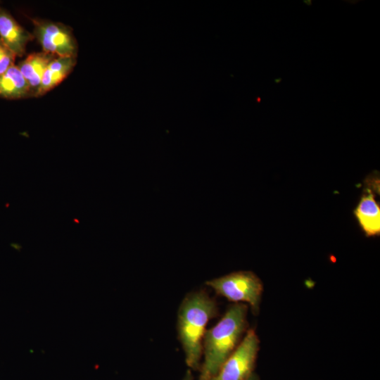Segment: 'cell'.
<instances>
[{
  "instance_id": "8992f818",
  "label": "cell",
  "mask_w": 380,
  "mask_h": 380,
  "mask_svg": "<svg viewBox=\"0 0 380 380\" xmlns=\"http://www.w3.org/2000/svg\"><path fill=\"white\" fill-rule=\"evenodd\" d=\"M33 34L22 27L11 14L0 8V39L16 56H23Z\"/></svg>"
},
{
  "instance_id": "6da1fadb",
  "label": "cell",
  "mask_w": 380,
  "mask_h": 380,
  "mask_svg": "<svg viewBox=\"0 0 380 380\" xmlns=\"http://www.w3.org/2000/svg\"><path fill=\"white\" fill-rule=\"evenodd\" d=\"M247 307L231 306L221 319L205 333L203 341L204 361L199 380H211L238 346L246 329Z\"/></svg>"
},
{
  "instance_id": "ba28073f",
  "label": "cell",
  "mask_w": 380,
  "mask_h": 380,
  "mask_svg": "<svg viewBox=\"0 0 380 380\" xmlns=\"http://www.w3.org/2000/svg\"><path fill=\"white\" fill-rule=\"evenodd\" d=\"M55 57L43 51L35 52L29 54L17 65L30 85L32 97H37L44 72Z\"/></svg>"
},
{
  "instance_id": "5bb4252c",
  "label": "cell",
  "mask_w": 380,
  "mask_h": 380,
  "mask_svg": "<svg viewBox=\"0 0 380 380\" xmlns=\"http://www.w3.org/2000/svg\"><path fill=\"white\" fill-rule=\"evenodd\" d=\"M312 1H304V3L306 4L308 6H311L312 5Z\"/></svg>"
},
{
  "instance_id": "9a60e30c",
  "label": "cell",
  "mask_w": 380,
  "mask_h": 380,
  "mask_svg": "<svg viewBox=\"0 0 380 380\" xmlns=\"http://www.w3.org/2000/svg\"><path fill=\"white\" fill-rule=\"evenodd\" d=\"M275 82L279 84L281 81V78H279V79H276L274 80Z\"/></svg>"
},
{
  "instance_id": "30bf717a",
  "label": "cell",
  "mask_w": 380,
  "mask_h": 380,
  "mask_svg": "<svg viewBox=\"0 0 380 380\" xmlns=\"http://www.w3.org/2000/svg\"><path fill=\"white\" fill-rule=\"evenodd\" d=\"M31 96L30 85L17 65L0 75V98L20 99Z\"/></svg>"
},
{
  "instance_id": "4fadbf2b",
  "label": "cell",
  "mask_w": 380,
  "mask_h": 380,
  "mask_svg": "<svg viewBox=\"0 0 380 380\" xmlns=\"http://www.w3.org/2000/svg\"><path fill=\"white\" fill-rule=\"evenodd\" d=\"M244 380H259V379H258V376L255 374L252 373L249 376H248Z\"/></svg>"
},
{
  "instance_id": "277c9868",
  "label": "cell",
  "mask_w": 380,
  "mask_h": 380,
  "mask_svg": "<svg viewBox=\"0 0 380 380\" xmlns=\"http://www.w3.org/2000/svg\"><path fill=\"white\" fill-rule=\"evenodd\" d=\"M33 36L43 52L55 56L77 57L78 45L72 29L61 23L32 18Z\"/></svg>"
},
{
  "instance_id": "9c48e42d",
  "label": "cell",
  "mask_w": 380,
  "mask_h": 380,
  "mask_svg": "<svg viewBox=\"0 0 380 380\" xmlns=\"http://www.w3.org/2000/svg\"><path fill=\"white\" fill-rule=\"evenodd\" d=\"M77 63L75 56H56L46 67L42 78L37 96L55 88L72 72Z\"/></svg>"
},
{
  "instance_id": "7c38bea8",
  "label": "cell",
  "mask_w": 380,
  "mask_h": 380,
  "mask_svg": "<svg viewBox=\"0 0 380 380\" xmlns=\"http://www.w3.org/2000/svg\"><path fill=\"white\" fill-rule=\"evenodd\" d=\"M183 380H193L191 372L189 370L186 372V374L183 378Z\"/></svg>"
},
{
  "instance_id": "8fae6325",
  "label": "cell",
  "mask_w": 380,
  "mask_h": 380,
  "mask_svg": "<svg viewBox=\"0 0 380 380\" xmlns=\"http://www.w3.org/2000/svg\"><path fill=\"white\" fill-rule=\"evenodd\" d=\"M15 54L0 39V75L14 65Z\"/></svg>"
},
{
  "instance_id": "52a82bcc",
  "label": "cell",
  "mask_w": 380,
  "mask_h": 380,
  "mask_svg": "<svg viewBox=\"0 0 380 380\" xmlns=\"http://www.w3.org/2000/svg\"><path fill=\"white\" fill-rule=\"evenodd\" d=\"M354 214L367 236L380 234V208L371 189L365 190Z\"/></svg>"
},
{
  "instance_id": "7a4b0ae2",
  "label": "cell",
  "mask_w": 380,
  "mask_h": 380,
  "mask_svg": "<svg viewBox=\"0 0 380 380\" xmlns=\"http://www.w3.org/2000/svg\"><path fill=\"white\" fill-rule=\"evenodd\" d=\"M217 310L215 300L202 291L189 294L180 305L177 320L179 338L186 363L191 369L199 367L205 327L217 314Z\"/></svg>"
},
{
  "instance_id": "3957f363",
  "label": "cell",
  "mask_w": 380,
  "mask_h": 380,
  "mask_svg": "<svg viewBox=\"0 0 380 380\" xmlns=\"http://www.w3.org/2000/svg\"><path fill=\"white\" fill-rule=\"evenodd\" d=\"M206 285L231 301L248 303L254 312L259 309L262 284L252 272H234L209 280Z\"/></svg>"
},
{
  "instance_id": "5b68a950",
  "label": "cell",
  "mask_w": 380,
  "mask_h": 380,
  "mask_svg": "<svg viewBox=\"0 0 380 380\" xmlns=\"http://www.w3.org/2000/svg\"><path fill=\"white\" fill-rule=\"evenodd\" d=\"M258 348V336L251 329L211 380L246 379L252 374Z\"/></svg>"
}]
</instances>
